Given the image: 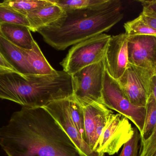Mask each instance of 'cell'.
<instances>
[{
    "instance_id": "14",
    "label": "cell",
    "mask_w": 156,
    "mask_h": 156,
    "mask_svg": "<svg viewBox=\"0 0 156 156\" xmlns=\"http://www.w3.org/2000/svg\"><path fill=\"white\" fill-rule=\"evenodd\" d=\"M65 12L60 6L52 3L28 13L26 16L29 23L30 31L36 32L40 28L48 26L58 20Z\"/></svg>"
},
{
    "instance_id": "11",
    "label": "cell",
    "mask_w": 156,
    "mask_h": 156,
    "mask_svg": "<svg viewBox=\"0 0 156 156\" xmlns=\"http://www.w3.org/2000/svg\"><path fill=\"white\" fill-rule=\"evenodd\" d=\"M82 107L84 114V142L94 151L108 118L113 112L102 103H91Z\"/></svg>"
},
{
    "instance_id": "15",
    "label": "cell",
    "mask_w": 156,
    "mask_h": 156,
    "mask_svg": "<svg viewBox=\"0 0 156 156\" xmlns=\"http://www.w3.org/2000/svg\"><path fill=\"white\" fill-rule=\"evenodd\" d=\"M2 3L10 9L25 16L32 11L52 4L50 0H5Z\"/></svg>"
},
{
    "instance_id": "19",
    "label": "cell",
    "mask_w": 156,
    "mask_h": 156,
    "mask_svg": "<svg viewBox=\"0 0 156 156\" xmlns=\"http://www.w3.org/2000/svg\"><path fill=\"white\" fill-rule=\"evenodd\" d=\"M69 102L71 119L84 141V114L82 106L75 100L73 95L69 97Z\"/></svg>"
},
{
    "instance_id": "4",
    "label": "cell",
    "mask_w": 156,
    "mask_h": 156,
    "mask_svg": "<svg viewBox=\"0 0 156 156\" xmlns=\"http://www.w3.org/2000/svg\"><path fill=\"white\" fill-rule=\"evenodd\" d=\"M105 71L103 60L71 75L73 96L82 107L93 103L102 104Z\"/></svg>"
},
{
    "instance_id": "12",
    "label": "cell",
    "mask_w": 156,
    "mask_h": 156,
    "mask_svg": "<svg viewBox=\"0 0 156 156\" xmlns=\"http://www.w3.org/2000/svg\"><path fill=\"white\" fill-rule=\"evenodd\" d=\"M0 35V52L16 72L23 74L35 75L31 68L24 51Z\"/></svg>"
},
{
    "instance_id": "8",
    "label": "cell",
    "mask_w": 156,
    "mask_h": 156,
    "mask_svg": "<svg viewBox=\"0 0 156 156\" xmlns=\"http://www.w3.org/2000/svg\"><path fill=\"white\" fill-rule=\"evenodd\" d=\"M69 97L52 102L44 108L63 128L82 156H104L105 154L94 151L83 139L70 116Z\"/></svg>"
},
{
    "instance_id": "21",
    "label": "cell",
    "mask_w": 156,
    "mask_h": 156,
    "mask_svg": "<svg viewBox=\"0 0 156 156\" xmlns=\"http://www.w3.org/2000/svg\"><path fill=\"white\" fill-rule=\"evenodd\" d=\"M138 131L136 127H134L133 136L123 145L122 150L119 156H138V142L141 139Z\"/></svg>"
},
{
    "instance_id": "16",
    "label": "cell",
    "mask_w": 156,
    "mask_h": 156,
    "mask_svg": "<svg viewBox=\"0 0 156 156\" xmlns=\"http://www.w3.org/2000/svg\"><path fill=\"white\" fill-rule=\"evenodd\" d=\"M125 33L129 37L138 36H156V30L151 27L144 19L141 14L132 21L126 22L124 25Z\"/></svg>"
},
{
    "instance_id": "20",
    "label": "cell",
    "mask_w": 156,
    "mask_h": 156,
    "mask_svg": "<svg viewBox=\"0 0 156 156\" xmlns=\"http://www.w3.org/2000/svg\"><path fill=\"white\" fill-rule=\"evenodd\" d=\"M4 23L16 24L29 27V23L26 16L17 13L0 3V24Z\"/></svg>"
},
{
    "instance_id": "2",
    "label": "cell",
    "mask_w": 156,
    "mask_h": 156,
    "mask_svg": "<svg viewBox=\"0 0 156 156\" xmlns=\"http://www.w3.org/2000/svg\"><path fill=\"white\" fill-rule=\"evenodd\" d=\"M122 2L108 0L94 9L69 10L48 26L38 29L44 41L58 50L110 30L123 17Z\"/></svg>"
},
{
    "instance_id": "17",
    "label": "cell",
    "mask_w": 156,
    "mask_h": 156,
    "mask_svg": "<svg viewBox=\"0 0 156 156\" xmlns=\"http://www.w3.org/2000/svg\"><path fill=\"white\" fill-rule=\"evenodd\" d=\"M156 127V101L151 94L146 106V114L144 129L140 134L141 143L146 141Z\"/></svg>"
},
{
    "instance_id": "9",
    "label": "cell",
    "mask_w": 156,
    "mask_h": 156,
    "mask_svg": "<svg viewBox=\"0 0 156 156\" xmlns=\"http://www.w3.org/2000/svg\"><path fill=\"white\" fill-rule=\"evenodd\" d=\"M128 48L129 63L156 74V36L129 37Z\"/></svg>"
},
{
    "instance_id": "1",
    "label": "cell",
    "mask_w": 156,
    "mask_h": 156,
    "mask_svg": "<svg viewBox=\"0 0 156 156\" xmlns=\"http://www.w3.org/2000/svg\"><path fill=\"white\" fill-rule=\"evenodd\" d=\"M0 147L8 156H82L44 107L14 112L0 128Z\"/></svg>"
},
{
    "instance_id": "5",
    "label": "cell",
    "mask_w": 156,
    "mask_h": 156,
    "mask_svg": "<svg viewBox=\"0 0 156 156\" xmlns=\"http://www.w3.org/2000/svg\"><path fill=\"white\" fill-rule=\"evenodd\" d=\"M102 104L126 117L134 124L139 133L144 129L146 108L135 106L127 99L118 81L105 71L102 91Z\"/></svg>"
},
{
    "instance_id": "7",
    "label": "cell",
    "mask_w": 156,
    "mask_h": 156,
    "mask_svg": "<svg viewBox=\"0 0 156 156\" xmlns=\"http://www.w3.org/2000/svg\"><path fill=\"white\" fill-rule=\"evenodd\" d=\"M134 133V127L126 117L120 114L110 115L99 137L94 151L113 155L129 141Z\"/></svg>"
},
{
    "instance_id": "26",
    "label": "cell",
    "mask_w": 156,
    "mask_h": 156,
    "mask_svg": "<svg viewBox=\"0 0 156 156\" xmlns=\"http://www.w3.org/2000/svg\"><path fill=\"white\" fill-rule=\"evenodd\" d=\"M151 156H156V149H155L154 151L152 153Z\"/></svg>"
},
{
    "instance_id": "6",
    "label": "cell",
    "mask_w": 156,
    "mask_h": 156,
    "mask_svg": "<svg viewBox=\"0 0 156 156\" xmlns=\"http://www.w3.org/2000/svg\"><path fill=\"white\" fill-rule=\"evenodd\" d=\"M154 74L150 71L129 63L124 73L117 81L132 104L146 108L152 94L151 81Z\"/></svg>"
},
{
    "instance_id": "13",
    "label": "cell",
    "mask_w": 156,
    "mask_h": 156,
    "mask_svg": "<svg viewBox=\"0 0 156 156\" xmlns=\"http://www.w3.org/2000/svg\"><path fill=\"white\" fill-rule=\"evenodd\" d=\"M0 35L16 46L31 50L37 42L32 36L29 27L16 24H0Z\"/></svg>"
},
{
    "instance_id": "24",
    "label": "cell",
    "mask_w": 156,
    "mask_h": 156,
    "mask_svg": "<svg viewBox=\"0 0 156 156\" xmlns=\"http://www.w3.org/2000/svg\"><path fill=\"white\" fill-rule=\"evenodd\" d=\"M152 93L156 101V73L153 75L151 81ZM151 138L156 142V127L151 136Z\"/></svg>"
},
{
    "instance_id": "23",
    "label": "cell",
    "mask_w": 156,
    "mask_h": 156,
    "mask_svg": "<svg viewBox=\"0 0 156 156\" xmlns=\"http://www.w3.org/2000/svg\"><path fill=\"white\" fill-rule=\"evenodd\" d=\"M144 9H147L156 13V0H139Z\"/></svg>"
},
{
    "instance_id": "18",
    "label": "cell",
    "mask_w": 156,
    "mask_h": 156,
    "mask_svg": "<svg viewBox=\"0 0 156 156\" xmlns=\"http://www.w3.org/2000/svg\"><path fill=\"white\" fill-rule=\"evenodd\" d=\"M108 0H50L65 11L94 9L102 6Z\"/></svg>"
},
{
    "instance_id": "22",
    "label": "cell",
    "mask_w": 156,
    "mask_h": 156,
    "mask_svg": "<svg viewBox=\"0 0 156 156\" xmlns=\"http://www.w3.org/2000/svg\"><path fill=\"white\" fill-rule=\"evenodd\" d=\"M141 14L147 23L156 30V13L143 8V12Z\"/></svg>"
},
{
    "instance_id": "10",
    "label": "cell",
    "mask_w": 156,
    "mask_h": 156,
    "mask_svg": "<svg viewBox=\"0 0 156 156\" xmlns=\"http://www.w3.org/2000/svg\"><path fill=\"white\" fill-rule=\"evenodd\" d=\"M128 39L125 33L112 36L104 59L105 71L116 80L122 77L129 64Z\"/></svg>"
},
{
    "instance_id": "25",
    "label": "cell",
    "mask_w": 156,
    "mask_h": 156,
    "mask_svg": "<svg viewBox=\"0 0 156 156\" xmlns=\"http://www.w3.org/2000/svg\"><path fill=\"white\" fill-rule=\"evenodd\" d=\"M0 68L6 69L15 71L14 69L6 61L1 52H0Z\"/></svg>"
},
{
    "instance_id": "3",
    "label": "cell",
    "mask_w": 156,
    "mask_h": 156,
    "mask_svg": "<svg viewBox=\"0 0 156 156\" xmlns=\"http://www.w3.org/2000/svg\"><path fill=\"white\" fill-rule=\"evenodd\" d=\"M111 37L103 33L73 45L60 62L63 71L72 75L103 60Z\"/></svg>"
}]
</instances>
